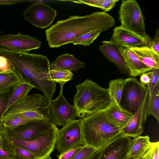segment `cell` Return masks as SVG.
Masks as SVG:
<instances>
[{
    "label": "cell",
    "mask_w": 159,
    "mask_h": 159,
    "mask_svg": "<svg viewBox=\"0 0 159 159\" xmlns=\"http://www.w3.org/2000/svg\"><path fill=\"white\" fill-rule=\"evenodd\" d=\"M23 78L16 70L11 73L0 74V95L12 90L22 81Z\"/></svg>",
    "instance_id": "603a6c76"
},
{
    "label": "cell",
    "mask_w": 159,
    "mask_h": 159,
    "mask_svg": "<svg viewBox=\"0 0 159 159\" xmlns=\"http://www.w3.org/2000/svg\"><path fill=\"white\" fill-rule=\"evenodd\" d=\"M62 91L63 89H60L58 97L48 102L52 123L56 126H63L76 120L78 115L74 106L70 105L64 97Z\"/></svg>",
    "instance_id": "9c48e42d"
},
{
    "label": "cell",
    "mask_w": 159,
    "mask_h": 159,
    "mask_svg": "<svg viewBox=\"0 0 159 159\" xmlns=\"http://www.w3.org/2000/svg\"><path fill=\"white\" fill-rule=\"evenodd\" d=\"M49 159H52L51 157L50 158H49Z\"/></svg>",
    "instance_id": "bcb514c9"
},
{
    "label": "cell",
    "mask_w": 159,
    "mask_h": 159,
    "mask_svg": "<svg viewBox=\"0 0 159 159\" xmlns=\"http://www.w3.org/2000/svg\"><path fill=\"white\" fill-rule=\"evenodd\" d=\"M148 93L147 86L143 85L137 79L131 77L125 79L120 102L123 103L121 107L134 114Z\"/></svg>",
    "instance_id": "ba28073f"
},
{
    "label": "cell",
    "mask_w": 159,
    "mask_h": 159,
    "mask_svg": "<svg viewBox=\"0 0 159 159\" xmlns=\"http://www.w3.org/2000/svg\"><path fill=\"white\" fill-rule=\"evenodd\" d=\"M113 31L110 41L121 47L130 48L148 46L152 40L149 36L147 37L142 36L121 25L115 27Z\"/></svg>",
    "instance_id": "9a60e30c"
},
{
    "label": "cell",
    "mask_w": 159,
    "mask_h": 159,
    "mask_svg": "<svg viewBox=\"0 0 159 159\" xmlns=\"http://www.w3.org/2000/svg\"><path fill=\"white\" fill-rule=\"evenodd\" d=\"M16 117L32 120L43 119L52 122L48 102L45 96L39 93L28 95L12 105L2 115L1 123L2 125L4 121Z\"/></svg>",
    "instance_id": "5b68a950"
},
{
    "label": "cell",
    "mask_w": 159,
    "mask_h": 159,
    "mask_svg": "<svg viewBox=\"0 0 159 159\" xmlns=\"http://www.w3.org/2000/svg\"><path fill=\"white\" fill-rule=\"evenodd\" d=\"M129 159H134L132 158L129 157Z\"/></svg>",
    "instance_id": "f6af8a7d"
},
{
    "label": "cell",
    "mask_w": 159,
    "mask_h": 159,
    "mask_svg": "<svg viewBox=\"0 0 159 159\" xmlns=\"http://www.w3.org/2000/svg\"><path fill=\"white\" fill-rule=\"evenodd\" d=\"M25 19L41 29L50 26L57 16V11L41 1L29 5L23 12Z\"/></svg>",
    "instance_id": "8fae6325"
},
{
    "label": "cell",
    "mask_w": 159,
    "mask_h": 159,
    "mask_svg": "<svg viewBox=\"0 0 159 159\" xmlns=\"http://www.w3.org/2000/svg\"><path fill=\"white\" fill-rule=\"evenodd\" d=\"M118 11L121 26L142 36H149L145 33V18L135 0H122Z\"/></svg>",
    "instance_id": "52a82bcc"
},
{
    "label": "cell",
    "mask_w": 159,
    "mask_h": 159,
    "mask_svg": "<svg viewBox=\"0 0 159 159\" xmlns=\"http://www.w3.org/2000/svg\"><path fill=\"white\" fill-rule=\"evenodd\" d=\"M149 47L159 54V30L157 29L154 38L148 44Z\"/></svg>",
    "instance_id": "8d00e7d4"
},
{
    "label": "cell",
    "mask_w": 159,
    "mask_h": 159,
    "mask_svg": "<svg viewBox=\"0 0 159 159\" xmlns=\"http://www.w3.org/2000/svg\"><path fill=\"white\" fill-rule=\"evenodd\" d=\"M125 79L122 78L111 80L107 88L111 105L117 108H121L120 105L121 97Z\"/></svg>",
    "instance_id": "cb8c5ba5"
},
{
    "label": "cell",
    "mask_w": 159,
    "mask_h": 159,
    "mask_svg": "<svg viewBox=\"0 0 159 159\" xmlns=\"http://www.w3.org/2000/svg\"><path fill=\"white\" fill-rule=\"evenodd\" d=\"M140 76V83L144 86H147L150 81L148 72L142 74Z\"/></svg>",
    "instance_id": "ab89813d"
},
{
    "label": "cell",
    "mask_w": 159,
    "mask_h": 159,
    "mask_svg": "<svg viewBox=\"0 0 159 159\" xmlns=\"http://www.w3.org/2000/svg\"><path fill=\"white\" fill-rule=\"evenodd\" d=\"M7 101L5 97L2 95H0V123H1V119L6 107Z\"/></svg>",
    "instance_id": "f35d334b"
},
{
    "label": "cell",
    "mask_w": 159,
    "mask_h": 159,
    "mask_svg": "<svg viewBox=\"0 0 159 159\" xmlns=\"http://www.w3.org/2000/svg\"><path fill=\"white\" fill-rule=\"evenodd\" d=\"M131 141L121 133L102 149L98 159H129Z\"/></svg>",
    "instance_id": "5bb4252c"
},
{
    "label": "cell",
    "mask_w": 159,
    "mask_h": 159,
    "mask_svg": "<svg viewBox=\"0 0 159 159\" xmlns=\"http://www.w3.org/2000/svg\"><path fill=\"white\" fill-rule=\"evenodd\" d=\"M75 87L77 93L73 97V106L78 117H84L111 106L107 89L92 80L87 79Z\"/></svg>",
    "instance_id": "277c9868"
},
{
    "label": "cell",
    "mask_w": 159,
    "mask_h": 159,
    "mask_svg": "<svg viewBox=\"0 0 159 159\" xmlns=\"http://www.w3.org/2000/svg\"><path fill=\"white\" fill-rule=\"evenodd\" d=\"M16 70L14 65L10 60L0 54V74L11 73Z\"/></svg>",
    "instance_id": "1f68e13d"
},
{
    "label": "cell",
    "mask_w": 159,
    "mask_h": 159,
    "mask_svg": "<svg viewBox=\"0 0 159 159\" xmlns=\"http://www.w3.org/2000/svg\"><path fill=\"white\" fill-rule=\"evenodd\" d=\"M53 125L47 120H35L14 129H4V133L9 137L31 141L48 131Z\"/></svg>",
    "instance_id": "7c38bea8"
},
{
    "label": "cell",
    "mask_w": 159,
    "mask_h": 159,
    "mask_svg": "<svg viewBox=\"0 0 159 159\" xmlns=\"http://www.w3.org/2000/svg\"><path fill=\"white\" fill-rule=\"evenodd\" d=\"M151 143L148 135L140 136L132 140L129 157L134 159H142Z\"/></svg>",
    "instance_id": "7402d4cb"
},
{
    "label": "cell",
    "mask_w": 159,
    "mask_h": 159,
    "mask_svg": "<svg viewBox=\"0 0 159 159\" xmlns=\"http://www.w3.org/2000/svg\"><path fill=\"white\" fill-rule=\"evenodd\" d=\"M24 1V0H0V6L16 4Z\"/></svg>",
    "instance_id": "60d3db41"
},
{
    "label": "cell",
    "mask_w": 159,
    "mask_h": 159,
    "mask_svg": "<svg viewBox=\"0 0 159 159\" xmlns=\"http://www.w3.org/2000/svg\"><path fill=\"white\" fill-rule=\"evenodd\" d=\"M0 159H14L13 153L11 151L4 147L0 148Z\"/></svg>",
    "instance_id": "74e56055"
},
{
    "label": "cell",
    "mask_w": 159,
    "mask_h": 159,
    "mask_svg": "<svg viewBox=\"0 0 159 159\" xmlns=\"http://www.w3.org/2000/svg\"><path fill=\"white\" fill-rule=\"evenodd\" d=\"M159 142H151L142 159H159Z\"/></svg>",
    "instance_id": "d6a6232c"
},
{
    "label": "cell",
    "mask_w": 159,
    "mask_h": 159,
    "mask_svg": "<svg viewBox=\"0 0 159 159\" xmlns=\"http://www.w3.org/2000/svg\"><path fill=\"white\" fill-rule=\"evenodd\" d=\"M130 48L147 66L153 69H159V54L148 46Z\"/></svg>",
    "instance_id": "ffe728a7"
},
{
    "label": "cell",
    "mask_w": 159,
    "mask_h": 159,
    "mask_svg": "<svg viewBox=\"0 0 159 159\" xmlns=\"http://www.w3.org/2000/svg\"><path fill=\"white\" fill-rule=\"evenodd\" d=\"M115 24L113 17L104 11L83 16H70L68 19L57 21L46 30V39L50 48H58L86 33L107 30Z\"/></svg>",
    "instance_id": "6da1fadb"
},
{
    "label": "cell",
    "mask_w": 159,
    "mask_h": 159,
    "mask_svg": "<svg viewBox=\"0 0 159 159\" xmlns=\"http://www.w3.org/2000/svg\"><path fill=\"white\" fill-rule=\"evenodd\" d=\"M102 149L97 150L89 159H98L101 152Z\"/></svg>",
    "instance_id": "b9f144b4"
},
{
    "label": "cell",
    "mask_w": 159,
    "mask_h": 159,
    "mask_svg": "<svg viewBox=\"0 0 159 159\" xmlns=\"http://www.w3.org/2000/svg\"><path fill=\"white\" fill-rule=\"evenodd\" d=\"M119 51L129 71L130 76L134 78L154 70L148 67L140 61L130 48L121 47Z\"/></svg>",
    "instance_id": "e0dca14e"
},
{
    "label": "cell",
    "mask_w": 159,
    "mask_h": 159,
    "mask_svg": "<svg viewBox=\"0 0 159 159\" xmlns=\"http://www.w3.org/2000/svg\"><path fill=\"white\" fill-rule=\"evenodd\" d=\"M0 54L10 60L22 76L42 92L49 102L56 91L57 83L44 80L43 75L50 69V63L43 55L13 52L0 48Z\"/></svg>",
    "instance_id": "7a4b0ae2"
},
{
    "label": "cell",
    "mask_w": 159,
    "mask_h": 159,
    "mask_svg": "<svg viewBox=\"0 0 159 159\" xmlns=\"http://www.w3.org/2000/svg\"><path fill=\"white\" fill-rule=\"evenodd\" d=\"M107 111L113 120L122 128L127 123L134 115L122 108H117L111 105L107 108Z\"/></svg>",
    "instance_id": "484cf974"
},
{
    "label": "cell",
    "mask_w": 159,
    "mask_h": 159,
    "mask_svg": "<svg viewBox=\"0 0 159 159\" xmlns=\"http://www.w3.org/2000/svg\"><path fill=\"white\" fill-rule=\"evenodd\" d=\"M80 145L68 150L57 156L58 159H71L83 147Z\"/></svg>",
    "instance_id": "d590c367"
},
{
    "label": "cell",
    "mask_w": 159,
    "mask_h": 159,
    "mask_svg": "<svg viewBox=\"0 0 159 159\" xmlns=\"http://www.w3.org/2000/svg\"><path fill=\"white\" fill-rule=\"evenodd\" d=\"M58 130L53 124L48 131L31 141L9 137L5 133L2 137L9 142L31 152L37 159H49L55 147Z\"/></svg>",
    "instance_id": "8992f818"
},
{
    "label": "cell",
    "mask_w": 159,
    "mask_h": 159,
    "mask_svg": "<svg viewBox=\"0 0 159 159\" xmlns=\"http://www.w3.org/2000/svg\"><path fill=\"white\" fill-rule=\"evenodd\" d=\"M147 116L152 115L159 121V85L154 89L151 94L148 97L147 105Z\"/></svg>",
    "instance_id": "4316f807"
},
{
    "label": "cell",
    "mask_w": 159,
    "mask_h": 159,
    "mask_svg": "<svg viewBox=\"0 0 159 159\" xmlns=\"http://www.w3.org/2000/svg\"><path fill=\"white\" fill-rule=\"evenodd\" d=\"M4 134V129L3 125L0 123V135L2 136Z\"/></svg>",
    "instance_id": "7bdbcfd3"
},
{
    "label": "cell",
    "mask_w": 159,
    "mask_h": 159,
    "mask_svg": "<svg viewBox=\"0 0 159 159\" xmlns=\"http://www.w3.org/2000/svg\"><path fill=\"white\" fill-rule=\"evenodd\" d=\"M97 150L91 147L84 145L82 148L71 159H89Z\"/></svg>",
    "instance_id": "836d02e7"
},
{
    "label": "cell",
    "mask_w": 159,
    "mask_h": 159,
    "mask_svg": "<svg viewBox=\"0 0 159 159\" xmlns=\"http://www.w3.org/2000/svg\"><path fill=\"white\" fill-rule=\"evenodd\" d=\"M148 73L150 78V81L147 87L148 95H150L152 93L155 87L159 85V69H155L148 72Z\"/></svg>",
    "instance_id": "e575fe53"
},
{
    "label": "cell",
    "mask_w": 159,
    "mask_h": 159,
    "mask_svg": "<svg viewBox=\"0 0 159 159\" xmlns=\"http://www.w3.org/2000/svg\"><path fill=\"white\" fill-rule=\"evenodd\" d=\"M32 120L25 117H16L4 121L2 124L4 129H13Z\"/></svg>",
    "instance_id": "4dcf8cb0"
},
{
    "label": "cell",
    "mask_w": 159,
    "mask_h": 159,
    "mask_svg": "<svg viewBox=\"0 0 159 159\" xmlns=\"http://www.w3.org/2000/svg\"><path fill=\"white\" fill-rule=\"evenodd\" d=\"M148 97V92L141 106L127 123L122 128L121 134L123 135L134 139L141 136L143 133V125L148 116L147 105Z\"/></svg>",
    "instance_id": "2e32d148"
},
{
    "label": "cell",
    "mask_w": 159,
    "mask_h": 159,
    "mask_svg": "<svg viewBox=\"0 0 159 159\" xmlns=\"http://www.w3.org/2000/svg\"><path fill=\"white\" fill-rule=\"evenodd\" d=\"M100 33L98 31H94L86 33L76 39L71 43L74 45L89 46L97 39Z\"/></svg>",
    "instance_id": "f546056e"
},
{
    "label": "cell",
    "mask_w": 159,
    "mask_h": 159,
    "mask_svg": "<svg viewBox=\"0 0 159 159\" xmlns=\"http://www.w3.org/2000/svg\"><path fill=\"white\" fill-rule=\"evenodd\" d=\"M107 108L80 119L84 145L96 150L103 148L121 133L122 128L111 118Z\"/></svg>",
    "instance_id": "3957f363"
},
{
    "label": "cell",
    "mask_w": 159,
    "mask_h": 159,
    "mask_svg": "<svg viewBox=\"0 0 159 159\" xmlns=\"http://www.w3.org/2000/svg\"><path fill=\"white\" fill-rule=\"evenodd\" d=\"M82 67L85 68L84 63L78 60L74 55L68 53L59 56L50 64L51 69L71 72L77 71Z\"/></svg>",
    "instance_id": "d6986e66"
},
{
    "label": "cell",
    "mask_w": 159,
    "mask_h": 159,
    "mask_svg": "<svg viewBox=\"0 0 159 159\" xmlns=\"http://www.w3.org/2000/svg\"><path fill=\"white\" fill-rule=\"evenodd\" d=\"M41 43L35 38L20 32L0 35V48L13 52H28L39 48Z\"/></svg>",
    "instance_id": "4fadbf2b"
},
{
    "label": "cell",
    "mask_w": 159,
    "mask_h": 159,
    "mask_svg": "<svg viewBox=\"0 0 159 159\" xmlns=\"http://www.w3.org/2000/svg\"><path fill=\"white\" fill-rule=\"evenodd\" d=\"M4 143L2 136L0 135V148L4 147Z\"/></svg>",
    "instance_id": "ee69618b"
},
{
    "label": "cell",
    "mask_w": 159,
    "mask_h": 159,
    "mask_svg": "<svg viewBox=\"0 0 159 159\" xmlns=\"http://www.w3.org/2000/svg\"><path fill=\"white\" fill-rule=\"evenodd\" d=\"M120 47L115 43L104 41L99 46V50L108 60L116 65L121 73L127 74L129 71L120 52Z\"/></svg>",
    "instance_id": "ac0fdd59"
},
{
    "label": "cell",
    "mask_w": 159,
    "mask_h": 159,
    "mask_svg": "<svg viewBox=\"0 0 159 159\" xmlns=\"http://www.w3.org/2000/svg\"><path fill=\"white\" fill-rule=\"evenodd\" d=\"M3 139L4 143V147L12 151L14 154V159H37L35 156L31 152Z\"/></svg>",
    "instance_id": "f1b7e54d"
},
{
    "label": "cell",
    "mask_w": 159,
    "mask_h": 159,
    "mask_svg": "<svg viewBox=\"0 0 159 159\" xmlns=\"http://www.w3.org/2000/svg\"><path fill=\"white\" fill-rule=\"evenodd\" d=\"M34 88H35L34 87L23 77L22 81L12 89V93L7 101L4 112L12 105L27 96L29 92Z\"/></svg>",
    "instance_id": "44dd1931"
},
{
    "label": "cell",
    "mask_w": 159,
    "mask_h": 159,
    "mask_svg": "<svg viewBox=\"0 0 159 159\" xmlns=\"http://www.w3.org/2000/svg\"><path fill=\"white\" fill-rule=\"evenodd\" d=\"M84 145L80 119L74 120L58 129L56 145L60 154L78 146Z\"/></svg>",
    "instance_id": "30bf717a"
},
{
    "label": "cell",
    "mask_w": 159,
    "mask_h": 159,
    "mask_svg": "<svg viewBox=\"0 0 159 159\" xmlns=\"http://www.w3.org/2000/svg\"><path fill=\"white\" fill-rule=\"evenodd\" d=\"M73 75V74L71 71L63 70L50 69L43 75V78L44 80L59 84L60 89H63L65 83L71 80Z\"/></svg>",
    "instance_id": "d4e9b609"
},
{
    "label": "cell",
    "mask_w": 159,
    "mask_h": 159,
    "mask_svg": "<svg viewBox=\"0 0 159 159\" xmlns=\"http://www.w3.org/2000/svg\"><path fill=\"white\" fill-rule=\"evenodd\" d=\"M119 0H83L72 1L75 3L85 4L88 5L101 8L104 12L110 11L115 6Z\"/></svg>",
    "instance_id": "83f0119b"
}]
</instances>
